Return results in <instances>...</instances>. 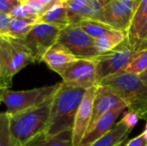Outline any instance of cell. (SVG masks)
<instances>
[{
    "label": "cell",
    "mask_w": 147,
    "mask_h": 146,
    "mask_svg": "<svg viewBox=\"0 0 147 146\" xmlns=\"http://www.w3.org/2000/svg\"><path fill=\"white\" fill-rule=\"evenodd\" d=\"M10 20H11V17L9 15L0 12V36L6 35Z\"/></svg>",
    "instance_id": "f1b7e54d"
},
{
    "label": "cell",
    "mask_w": 147,
    "mask_h": 146,
    "mask_svg": "<svg viewBox=\"0 0 147 146\" xmlns=\"http://www.w3.org/2000/svg\"><path fill=\"white\" fill-rule=\"evenodd\" d=\"M88 2L89 0H67L64 2L71 24H77V14Z\"/></svg>",
    "instance_id": "d4e9b609"
},
{
    "label": "cell",
    "mask_w": 147,
    "mask_h": 146,
    "mask_svg": "<svg viewBox=\"0 0 147 146\" xmlns=\"http://www.w3.org/2000/svg\"><path fill=\"white\" fill-rule=\"evenodd\" d=\"M127 142V139H126L125 141H123V142H121V143H120V144H118L117 145L115 146H125V145H126V143Z\"/></svg>",
    "instance_id": "d590c367"
},
{
    "label": "cell",
    "mask_w": 147,
    "mask_h": 146,
    "mask_svg": "<svg viewBox=\"0 0 147 146\" xmlns=\"http://www.w3.org/2000/svg\"><path fill=\"white\" fill-rule=\"evenodd\" d=\"M125 146H147V139L141 133L136 138L127 141Z\"/></svg>",
    "instance_id": "4dcf8cb0"
},
{
    "label": "cell",
    "mask_w": 147,
    "mask_h": 146,
    "mask_svg": "<svg viewBox=\"0 0 147 146\" xmlns=\"http://www.w3.org/2000/svg\"><path fill=\"white\" fill-rule=\"evenodd\" d=\"M0 90L12 86L14 76L31 63H34L27 48L16 39L1 36Z\"/></svg>",
    "instance_id": "277c9868"
},
{
    "label": "cell",
    "mask_w": 147,
    "mask_h": 146,
    "mask_svg": "<svg viewBox=\"0 0 147 146\" xmlns=\"http://www.w3.org/2000/svg\"><path fill=\"white\" fill-rule=\"evenodd\" d=\"M147 34V17L146 19L145 20V22H143L140 31H139V34H138V37H137V43H136V46H135V48H134V52H137L139 51V48L142 43V41L144 40V39L146 38Z\"/></svg>",
    "instance_id": "f546056e"
},
{
    "label": "cell",
    "mask_w": 147,
    "mask_h": 146,
    "mask_svg": "<svg viewBox=\"0 0 147 146\" xmlns=\"http://www.w3.org/2000/svg\"><path fill=\"white\" fill-rule=\"evenodd\" d=\"M37 22L53 25L61 29L71 25L67 9L65 6L64 2L58 1L57 3H55L43 15L39 16L36 23Z\"/></svg>",
    "instance_id": "9a60e30c"
},
{
    "label": "cell",
    "mask_w": 147,
    "mask_h": 146,
    "mask_svg": "<svg viewBox=\"0 0 147 146\" xmlns=\"http://www.w3.org/2000/svg\"><path fill=\"white\" fill-rule=\"evenodd\" d=\"M146 48H147V34L146 36V38L144 39V40L142 41V43H141V45H140V48H139V51H140V50L146 49Z\"/></svg>",
    "instance_id": "d6a6232c"
},
{
    "label": "cell",
    "mask_w": 147,
    "mask_h": 146,
    "mask_svg": "<svg viewBox=\"0 0 147 146\" xmlns=\"http://www.w3.org/2000/svg\"><path fill=\"white\" fill-rule=\"evenodd\" d=\"M144 120H146V122H147V116H146V119H145Z\"/></svg>",
    "instance_id": "74e56055"
},
{
    "label": "cell",
    "mask_w": 147,
    "mask_h": 146,
    "mask_svg": "<svg viewBox=\"0 0 147 146\" xmlns=\"http://www.w3.org/2000/svg\"><path fill=\"white\" fill-rule=\"evenodd\" d=\"M139 120H140V118H139V116H138L135 113L129 111L128 113H127V114L124 115V117H123L121 120V121H122L129 129L133 130L134 127H135L136 125L138 124Z\"/></svg>",
    "instance_id": "83f0119b"
},
{
    "label": "cell",
    "mask_w": 147,
    "mask_h": 146,
    "mask_svg": "<svg viewBox=\"0 0 147 146\" xmlns=\"http://www.w3.org/2000/svg\"><path fill=\"white\" fill-rule=\"evenodd\" d=\"M129 129L121 120L116 123L115 126L108 132L102 138L97 139L90 146H115L118 144L127 139L129 133H131Z\"/></svg>",
    "instance_id": "e0dca14e"
},
{
    "label": "cell",
    "mask_w": 147,
    "mask_h": 146,
    "mask_svg": "<svg viewBox=\"0 0 147 146\" xmlns=\"http://www.w3.org/2000/svg\"><path fill=\"white\" fill-rule=\"evenodd\" d=\"M134 52L125 40L116 48L94 58L96 63V85L103 79L121 73L127 65Z\"/></svg>",
    "instance_id": "52a82bcc"
},
{
    "label": "cell",
    "mask_w": 147,
    "mask_h": 146,
    "mask_svg": "<svg viewBox=\"0 0 147 146\" xmlns=\"http://www.w3.org/2000/svg\"><path fill=\"white\" fill-rule=\"evenodd\" d=\"M61 28L47 24L37 22L21 40H18L28 51L34 62H40L46 52L57 43Z\"/></svg>",
    "instance_id": "8992f818"
},
{
    "label": "cell",
    "mask_w": 147,
    "mask_h": 146,
    "mask_svg": "<svg viewBox=\"0 0 147 146\" xmlns=\"http://www.w3.org/2000/svg\"><path fill=\"white\" fill-rule=\"evenodd\" d=\"M22 3L20 0H0V12L9 15Z\"/></svg>",
    "instance_id": "4316f807"
},
{
    "label": "cell",
    "mask_w": 147,
    "mask_h": 146,
    "mask_svg": "<svg viewBox=\"0 0 147 146\" xmlns=\"http://www.w3.org/2000/svg\"><path fill=\"white\" fill-rule=\"evenodd\" d=\"M126 103L116 94L107 88L96 85V94L92 107V114L87 133L90 132L96 123L107 113L115 108L121 104Z\"/></svg>",
    "instance_id": "7c38bea8"
},
{
    "label": "cell",
    "mask_w": 147,
    "mask_h": 146,
    "mask_svg": "<svg viewBox=\"0 0 147 146\" xmlns=\"http://www.w3.org/2000/svg\"><path fill=\"white\" fill-rule=\"evenodd\" d=\"M142 134H143V136L147 139V122L146 125V127H145V130H144V132L142 133Z\"/></svg>",
    "instance_id": "e575fe53"
},
{
    "label": "cell",
    "mask_w": 147,
    "mask_h": 146,
    "mask_svg": "<svg viewBox=\"0 0 147 146\" xmlns=\"http://www.w3.org/2000/svg\"><path fill=\"white\" fill-rule=\"evenodd\" d=\"M77 25H78L88 35L95 40L99 39L105 34L115 29L104 22L95 20H82L77 23Z\"/></svg>",
    "instance_id": "7402d4cb"
},
{
    "label": "cell",
    "mask_w": 147,
    "mask_h": 146,
    "mask_svg": "<svg viewBox=\"0 0 147 146\" xmlns=\"http://www.w3.org/2000/svg\"><path fill=\"white\" fill-rule=\"evenodd\" d=\"M97 85L109 89L123 100L129 111L140 119L147 116V84L137 75L119 73L101 81Z\"/></svg>",
    "instance_id": "3957f363"
},
{
    "label": "cell",
    "mask_w": 147,
    "mask_h": 146,
    "mask_svg": "<svg viewBox=\"0 0 147 146\" xmlns=\"http://www.w3.org/2000/svg\"><path fill=\"white\" fill-rule=\"evenodd\" d=\"M78 59L71 54L62 45L56 43L44 55L42 61L53 71L60 75V73L71 63Z\"/></svg>",
    "instance_id": "5bb4252c"
},
{
    "label": "cell",
    "mask_w": 147,
    "mask_h": 146,
    "mask_svg": "<svg viewBox=\"0 0 147 146\" xmlns=\"http://www.w3.org/2000/svg\"><path fill=\"white\" fill-rule=\"evenodd\" d=\"M9 16L11 18H17V19H30V20H34L36 22L39 18V16L32 10V9L23 3L20 6L16 7L9 14Z\"/></svg>",
    "instance_id": "484cf974"
},
{
    "label": "cell",
    "mask_w": 147,
    "mask_h": 146,
    "mask_svg": "<svg viewBox=\"0 0 147 146\" xmlns=\"http://www.w3.org/2000/svg\"><path fill=\"white\" fill-rule=\"evenodd\" d=\"M87 89L61 83L53 98L50 115L44 133L55 136L72 131L76 114Z\"/></svg>",
    "instance_id": "6da1fadb"
},
{
    "label": "cell",
    "mask_w": 147,
    "mask_h": 146,
    "mask_svg": "<svg viewBox=\"0 0 147 146\" xmlns=\"http://www.w3.org/2000/svg\"><path fill=\"white\" fill-rule=\"evenodd\" d=\"M53 96L46 102L9 115V129L13 146H25L37 135L45 132Z\"/></svg>",
    "instance_id": "7a4b0ae2"
},
{
    "label": "cell",
    "mask_w": 147,
    "mask_h": 146,
    "mask_svg": "<svg viewBox=\"0 0 147 146\" xmlns=\"http://www.w3.org/2000/svg\"><path fill=\"white\" fill-rule=\"evenodd\" d=\"M96 63L95 59H78L69 65L61 73L63 83L88 89L96 85Z\"/></svg>",
    "instance_id": "30bf717a"
},
{
    "label": "cell",
    "mask_w": 147,
    "mask_h": 146,
    "mask_svg": "<svg viewBox=\"0 0 147 146\" xmlns=\"http://www.w3.org/2000/svg\"><path fill=\"white\" fill-rule=\"evenodd\" d=\"M0 146H13L9 129V115L6 112L0 113Z\"/></svg>",
    "instance_id": "cb8c5ba5"
},
{
    "label": "cell",
    "mask_w": 147,
    "mask_h": 146,
    "mask_svg": "<svg viewBox=\"0 0 147 146\" xmlns=\"http://www.w3.org/2000/svg\"><path fill=\"white\" fill-rule=\"evenodd\" d=\"M138 2L139 5L126 32V41L134 51L137 43L139 31L147 17V0H138Z\"/></svg>",
    "instance_id": "2e32d148"
},
{
    "label": "cell",
    "mask_w": 147,
    "mask_h": 146,
    "mask_svg": "<svg viewBox=\"0 0 147 146\" xmlns=\"http://www.w3.org/2000/svg\"><path fill=\"white\" fill-rule=\"evenodd\" d=\"M126 108H127V106L126 103H123L103 115L96 123L92 129L84 135L79 146H90L97 139L109 132L115 126L118 118Z\"/></svg>",
    "instance_id": "4fadbf2b"
},
{
    "label": "cell",
    "mask_w": 147,
    "mask_h": 146,
    "mask_svg": "<svg viewBox=\"0 0 147 146\" xmlns=\"http://www.w3.org/2000/svg\"><path fill=\"white\" fill-rule=\"evenodd\" d=\"M147 71V48L134 52L131 60L121 73L140 76Z\"/></svg>",
    "instance_id": "603a6c76"
},
{
    "label": "cell",
    "mask_w": 147,
    "mask_h": 146,
    "mask_svg": "<svg viewBox=\"0 0 147 146\" xmlns=\"http://www.w3.org/2000/svg\"><path fill=\"white\" fill-rule=\"evenodd\" d=\"M96 85L88 89L76 114L72 128V146H79L90 126Z\"/></svg>",
    "instance_id": "8fae6325"
},
{
    "label": "cell",
    "mask_w": 147,
    "mask_h": 146,
    "mask_svg": "<svg viewBox=\"0 0 147 146\" xmlns=\"http://www.w3.org/2000/svg\"><path fill=\"white\" fill-rule=\"evenodd\" d=\"M30 1H34L43 6H52L55 3H57L58 1H60V0H30Z\"/></svg>",
    "instance_id": "1f68e13d"
},
{
    "label": "cell",
    "mask_w": 147,
    "mask_h": 146,
    "mask_svg": "<svg viewBox=\"0 0 147 146\" xmlns=\"http://www.w3.org/2000/svg\"><path fill=\"white\" fill-rule=\"evenodd\" d=\"M138 5V0H109L102 12V22L126 33Z\"/></svg>",
    "instance_id": "9c48e42d"
},
{
    "label": "cell",
    "mask_w": 147,
    "mask_h": 146,
    "mask_svg": "<svg viewBox=\"0 0 147 146\" xmlns=\"http://www.w3.org/2000/svg\"><path fill=\"white\" fill-rule=\"evenodd\" d=\"M109 0H89L77 14V23L82 20H95L102 22V12Z\"/></svg>",
    "instance_id": "ffe728a7"
},
{
    "label": "cell",
    "mask_w": 147,
    "mask_h": 146,
    "mask_svg": "<svg viewBox=\"0 0 147 146\" xmlns=\"http://www.w3.org/2000/svg\"><path fill=\"white\" fill-rule=\"evenodd\" d=\"M20 1H21V2H22V3H23V2H24V1H25V0H20Z\"/></svg>",
    "instance_id": "ab89813d"
},
{
    "label": "cell",
    "mask_w": 147,
    "mask_h": 146,
    "mask_svg": "<svg viewBox=\"0 0 147 146\" xmlns=\"http://www.w3.org/2000/svg\"><path fill=\"white\" fill-rule=\"evenodd\" d=\"M139 77H140V79H141L144 83H146L147 84V71H146L145 72H143L142 74H140Z\"/></svg>",
    "instance_id": "836d02e7"
},
{
    "label": "cell",
    "mask_w": 147,
    "mask_h": 146,
    "mask_svg": "<svg viewBox=\"0 0 147 146\" xmlns=\"http://www.w3.org/2000/svg\"><path fill=\"white\" fill-rule=\"evenodd\" d=\"M35 23L36 21L34 20L11 18L8 32L5 36L16 40L23 39L35 25Z\"/></svg>",
    "instance_id": "44dd1931"
},
{
    "label": "cell",
    "mask_w": 147,
    "mask_h": 146,
    "mask_svg": "<svg viewBox=\"0 0 147 146\" xmlns=\"http://www.w3.org/2000/svg\"><path fill=\"white\" fill-rule=\"evenodd\" d=\"M126 40V33L114 29L96 40V48L99 54L108 52Z\"/></svg>",
    "instance_id": "d6986e66"
},
{
    "label": "cell",
    "mask_w": 147,
    "mask_h": 146,
    "mask_svg": "<svg viewBox=\"0 0 147 146\" xmlns=\"http://www.w3.org/2000/svg\"><path fill=\"white\" fill-rule=\"evenodd\" d=\"M1 43H2V37L0 36V46H1Z\"/></svg>",
    "instance_id": "8d00e7d4"
},
{
    "label": "cell",
    "mask_w": 147,
    "mask_h": 146,
    "mask_svg": "<svg viewBox=\"0 0 147 146\" xmlns=\"http://www.w3.org/2000/svg\"><path fill=\"white\" fill-rule=\"evenodd\" d=\"M61 83L20 91L9 90V89H1L0 103L3 102L5 104L6 113L9 115H14L46 102L55 95Z\"/></svg>",
    "instance_id": "5b68a950"
},
{
    "label": "cell",
    "mask_w": 147,
    "mask_h": 146,
    "mask_svg": "<svg viewBox=\"0 0 147 146\" xmlns=\"http://www.w3.org/2000/svg\"><path fill=\"white\" fill-rule=\"evenodd\" d=\"M25 146H72V131H65L55 136H47L42 133Z\"/></svg>",
    "instance_id": "ac0fdd59"
},
{
    "label": "cell",
    "mask_w": 147,
    "mask_h": 146,
    "mask_svg": "<svg viewBox=\"0 0 147 146\" xmlns=\"http://www.w3.org/2000/svg\"><path fill=\"white\" fill-rule=\"evenodd\" d=\"M60 1H62V2H65V1H67V0H60Z\"/></svg>",
    "instance_id": "f35d334b"
},
{
    "label": "cell",
    "mask_w": 147,
    "mask_h": 146,
    "mask_svg": "<svg viewBox=\"0 0 147 146\" xmlns=\"http://www.w3.org/2000/svg\"><path fill=\"white\" fill-rule=\"evenodd\" d=\"M57 43L78 59H93L100 55L96 48V40L77 24H71L61 29Z\"/></svg>",
    "instance_id": "ba28073f"
}]
</instances>
